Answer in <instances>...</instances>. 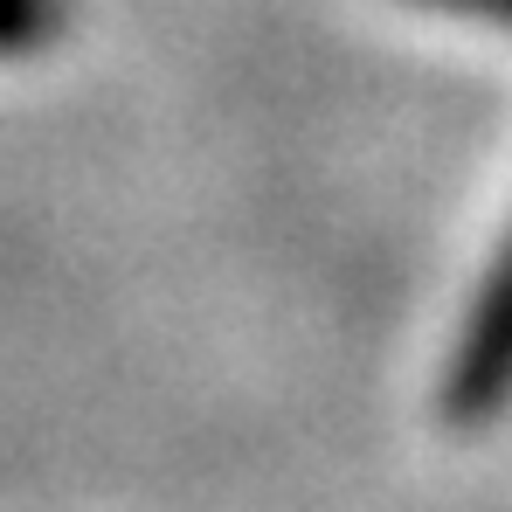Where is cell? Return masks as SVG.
Returning <instances> with one entry per match:
<instances>
[{
  "label": "cell",
  "mask_w": 512,
  "mask_h": 512,
  "mask_svg": "<svg viewBox=\"0 0 512 512\" xmlns=\"http://www.w3.org/2000/svg\"><path fill=\"white\" fill-rule=\"evenodd\" d=\"M416 7H443V14H471V21H492L512 35V0H416Z\"/></svg>",
  "instance_id": "cell-3"
},
{
  "label": "cell",
  "mask_w": 512,
  "mask_h": 512,
  "mask_svg": "<svg viewBox=\"0 0 512 512\" xmlns=\"http://www.w3.org/2000/svg\"><path fill=\"white\" fill-rule=\"evenodd\" d=\"M512 409V229L478 277V298L457 326V346L436 381V416L450 429H492Z\"/></svg>",
  "instance_id": "cell-1"
},
{
  "label": "cell",
  "mask_w": 512,
  "mask_h": 512,
  "mask_svg": "<svg viewBox=\"0 0 512 512\" xmlns=\"http://www.w3.org/2000/svg\"><path fill=\"white\" fill-rule=\"evenodd\" d=\"M70 0H0V63H28L49 42H63Z\"/></svg>",
  "instance_id": "cell-2"
}]
</instances>
